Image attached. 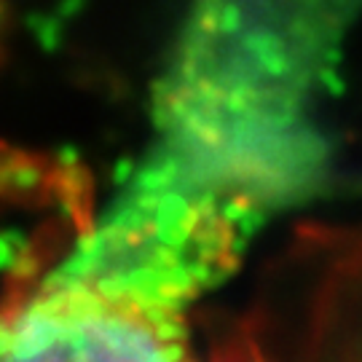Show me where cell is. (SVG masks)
Masks as SVG:
<instances>
[{"instance_id":"4","label":"cell","mask_w":362,"mask_h":362,"mask_svg":"<svg viewBox=\"0 0 362 362\" xmlns=\"http://www.w3.org/2000/svg\"><path fill=\"white\" fill-rule=\"evenodd\" d=\"M11 3L8 0H0V67L6 65V40H8V33H11Z\"/></svg>"},{"instance_id":"5","label":"cell","mask_w":362,"mask_h":362,"mask_svg":"<svg viewBox=\"0 0 362 362\" xmlns=\"http://www.w3.org/2000/svg\"><path fill=\"white\" fill-rule=\"evenodd\" d=\"M242 27V13L236 6H226V8H220L218 13V33H226V35H231Z\"/></svg>"},{"instance_id":"1","label":"cell","mask_w":362,"mask_h":362,"mask_svg":"<svg viewBox=\"0 0 362 362\" xmlns=\"http://www.w3.org/2000/svg\"><path fill=\"white\" fill-rule=\"evenodd\" d=\"M62 212L16 258L0 298V362H191L194 303L236 260L245 209L167 177L107 218L89 177L59 167Z\"/></svg>"},{"instance_id":"2","label":"cell","mask_w":362,"mask_h":362,"mask_svg":"<svg viewBox=\"0 0 362 362\" xmlns=\"http://www.w3.org/2000/svg\"><path fill=\"white\" fill-rule=\"evenodd\" d=\"M191 362H362V223H306Z\"/></svg>"},{"instance_id":"3","label":"cell","mask_w":362,"mask_h":362,"mask_svg":"<svg viewBox=\"0 0 362 362\" xmlns=\"http://www.w3.org/2000/svg\"><path fill=\"white\" fill-rule=\"evenodd\" d=\"M30 30L38 38V43L46 52H54L62 43V25L54 16H33L30 19Z\"/></svg>"}]
</instances>
